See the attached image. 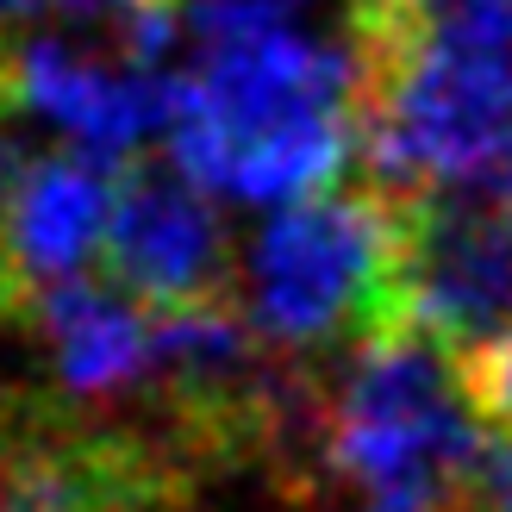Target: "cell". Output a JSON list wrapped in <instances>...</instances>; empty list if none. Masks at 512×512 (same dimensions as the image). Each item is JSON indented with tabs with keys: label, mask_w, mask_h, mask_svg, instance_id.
I'll use <instances>...</instances> for the list:
<instances>
[{
	"label": "cell",
	"mask_w": 512,
	"mask_h": 512,
	"mask_svg": "<svg viewBox=\"0 0 512 512\" xmlns=\"http://www.w3.org/2000/svg\"><path fill=\"white\" fill-rule=\"evenodd\" d=\"M63 7H119V13H138V7H157V0H63Z\"/></svg>",
	"instance_id": "10"
},
{
	"label": "cell",
	"mask_w": 512,
	"mask_h": 512,
	"mask_svg": "<svg viewBox=\"0 0 512 512\" xmlns=\"http://www.w3.org/2000/svg\"><path fill=\"white\" fill-rule=\"evenodd\" d=\"M169 157L200 188L288 207L331 188L356 157V75L344 44H306L294 25L200 50L169 75Z\"/></svg>",
	"instance_id": "1"
},
{
	"label": "cell",
	"mask_w": 512,
	"mask_h": 512,
	"mask_svg": "<svg viewBox=\"0 0 512 512\" xmlns=\"http://www.w3.org/2000/svg\"><path fill=\"white\" fill-rule=\"evenodd\" d=\"M481 450L488 431L456 381V356L425 331L363 338L319 400L313 456L369 512H469Z\"/></svg>",
	"instance_id": "2"
},
{
	"label": "cell",
	"mask_w": 512,
	"mask_h": 512,
	"mask_svg": "<svg viewBox=\"0 0 512 512\" xmlns=\"http://www.w3.org/2000/svg\"><path fill=\"white\" fill-rule=\"evenodd\" d=\"M0 94L13 113H38L107 163H125L169 125V69H107L63 38L0 50Z\"/></svg>",
	"instance_id": "7"
},
{
	"label": "cell",
	"mask_w": 512,
	"mask_h": 512,
	"mask_svg": "<svg viewBox=\"0 0 512 512\" xmlns=\"http://www.w3.org/2000/svg\"><path fill=\"white\" fill-rule=\"evenodd\" d=\"M107 269L144 306H200L232 300V244L213 213L207 188L182 163H132L119 169L113 225H107Z\"/></svg>",
	"instance_id": "5"
},
{
	"label": "cell",
	"mask_w": 512,
	"mask_h": 512,
	"mask_svg": "<svg viewBox=\"0 0 512 512\" xmlns=\"http://www.w3.org/2000/svg\"><path fill=\"white\" fill-rule=\"evenodd\" d=\"M406 194H306L263 219L250 250V325L281 350L406 331Z\"/></svg>",
	"instance_id": "3"
},
{
	"label": "cell",
	"mask_w": 512,
	"mask_h": 512,
	"mask_svg": "<svg viewBox=\"0 0 512 512\" xmlns=\"http://www.w3.org/2000/svg\"><path fill=\"white\" fill-rule=\"evenodd\" d=\"M119 194V163L94 150L32 157L0 194V319H25L50 281L88 275V256L107 250Z\"/></svg>",
	"instance_id": "6"
},
{
	"label": "cell",
	"mask_w": 512,
	"mask_h": 512,
	"mask_svg": "<svg viewBox=\"0 0 512 512\" xmlns=\"http://www.w3.org/2000/svg\"><path fill=\"white\" fill-rule=\"evenodd\" d=\"M406 331L444 350L512 331V194H406Z\"/></svg>",
	"instance_id": "4"
},
{
	"label": "cell",
	"mask_w": 512,
	"mask_h": 512,
	"mask_svg": "<svg viewBox=\"0 0 512 512\" xmlns=\"http://www.w3.org/2000/svg\"><path fill=\"white\" fill-rule=\"evenodd\" d=\"M25 325L44 338L63 388L82 400H119L157 381V313L138 294L107 288L94 275H69L25 306Z\"/></svg>",
	"instance_id": "8"
},
{
	"label": "cell",
	"mask_w": 512,
	"mask_h": 512,
	"mask_svg": "<svg viewBox=\"0 0 512 512\" xmlns=\"http://www.w3.org/2000/svg\"><path fill=\"white\" fill-rule=\"evenodd\" d=\"M469 512H512V438H488V450H481Z\"/></svg>",
	"instance_id": "9"
}]
</instances>
